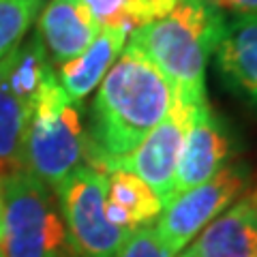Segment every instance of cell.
Instances as JSON below:
<instances>
[{
	"mask_svg": "<svg viewBox=\"0 0 257 257\" xmlns=\"http://www.w3.org/2000/svg\"><path fill=\"white\" fill-rule=\"evenodd\" d=\"M128 41V32L122 28H101L94 41L77 56L58 67V82L73 103H82L118 60Z\"/></svg>",
	"mask_w": 257,
	"mask_h": 257,
	"instance_id": "12",
	"label": "cell"
},
{
	"mask_svg": "<svg viewBox=\"0 0 257 257\" xmlns=\"http://www.w3.org/2000/svg\"><path fill=\"white\" fill-rule=\"evenodd\" d=\"M86 163L107 174L133 152L174 105V88L146 56L126 45L96 86Z\"/></svg>",
	"mask_w": 257,
	"mask_h": 257,
	"instance_id": "1",
	"label": "cell"
},
{
	"mask_svg": "<svg viewBox=\"0 0 257 257\" xmlns=\"http://www.w3.org/2000/svg\"><path fill=\"white\" fill-rule=\"evenodd\" d=\"M214 54L229 82L257 101V15H238L225 24Z\"/></svg>",
	"mask_w": 257,
	"mask_h": 257,
	"instance_id": "14",
	"label": "cell"
},
{
	"mask_svg": "<svg viewBox=\"0 0 257 257\" xmlns=\"http://www.w3.org/2000/svg\"><path fill=\"white\" fill-rule=\"evenodd\" d=\"M229 155V133L214 116L210 105L202 103L191 109L178 159V172H176V197L210 180L225 165Z\"/></svg>",
	"mask_w": 257,
	"mask_h": 257,
	"instance_id": "9",
	"label": "cell"
},
{
	"mask_svg": "<svg viewBox=\"0 0 257 257\" xmlns=\"http://www.w3.org/2000/svg\"><path fill=\"white\" fill-rule=\"evenodd\" d=\"M5 236V174L0 172V244Z\"/></svg>",
	"mask_w": 257,
	"mask_h": 257,
	"instance_id": "20",
	"label": "cell"
},
{
	"mask_svg": "<svg viewBox=\"0 0 257 257\" xmlns=\"http://www.w3.org/2000/svg\"><path fill=\"white\" fill-rule=\"evenodd\" d=\"M0 257H5V253H3V248H0Z\"/></svg>",
	"mask_w": 257,
	"mask_h": 257,
	"instance_id": "21",
	"label": "cell"
},
{
	"mask_svg": "<svg viewBox=\"0 0 257 257\" xmlns=\"http://www.w3.org/2000/svg\"><path fill=\"white\" fill-rule=\"evenodd\" d=\"M225 28L208 0H182L161 20L128 35V45L155 64L174 88V101L195 109L206 99V67Z\"/></svg>",
	"mask_w": 257,
	"mask_h": 257,
	"instance_id": "2",
	"label": "cell"
},
{
	"mask_svg": "<svg viewBox=\"0 0 257 257\" xmlns=\"http://www.w3.org/2000/svg\"><path fill=\"white\" fill-rule=\"evenodd\" d=\"M118 257H174V255L161 244L155 227L144 225V227L131 231L124 246L120 248Z\"/></svg>",
	"mask_w": 257,
	"mask_h": 257,
	"instance_id": "17",
	"label": "cell"
},
{
	"mask_svg": "<svg viewBox=\"0 0 257 257\" xmlns=\"http://www.w3.org/2000/svg\"><path fill=\"white\" fill-rule=\"evenodd\" d=\"M214 9L221 13H236V15H257V0H208Z\"/></svg>",
	"mask_w": 257,
	"mask_h": 257,
	"instance_id": "19",
	"label": "cell"
},
{
	"mask_svg": "<svg viewBox=\"0 0 257 257\" xmlns=\"http://www.w3.org/2000/svg\"><path fill=\"white\" fill-rule=\"evenodd\" d=\"M189 111L191 109H184L174 101L170 114L146 135V140L109 167V172L124 170L142 178L159 197L163 208L176 197V172L187 133Z\"/></svg>",
	"mask_w": 257,
	"mask_h": 257,
	"instance_id": "8",
	"label": "cell"
},
{
	"mask_svg": "<svg viewBox=\"0 0 257 257\" xmlns=\"http://www.w3.org/2000/svg\"><path fill=\"white\" fill-rule=\"evenodd\" d=\"M56 73L39 35L0 60V167L24 170V144L43 84Z\"/></svg>",
	"mask_w": 257,
	"mask_h": 257,
	"instance_id": "5",
	"label": "cell"
},
{
	"mask_svg": "<svg viewBox=\"0 0 257 257\" xmlns=\"http://www.w3.org/2000/svg\"><path fill=\"white\" fill-rule=\"evenodd\" d=\"M41 5L43 0H0V60L24 41Z\"/></svg>",
	"mask_w": 257,
	"mask_h": 257,
	"instance_id": "15",
	"label": "cell"
},
{
	"mask_svg": "<svg viewBox=\"0 0 257 257\" xmlns=\"http://www.w3.org/2000/svg\"><path fill=\"white\" fill-rule=\"evenodd\" d=\"M248 172L242 165H223L210 180L172 199L159 214L155 231L174 257L180 255L229 204L246 189Z\"/></svg>",
	"mask_w": 257,
	"mask_h": 257,
	"instance_id": "7",
	"label": "cell"
},
{
	"mask_svg": "<svg viewBox=\"0 0 257 257\" xmlns=\"http://www.w3.org/2000/svg\"><path fill=\"white\" fill-rule=\"evenodd\" d=\"M176 257H257V184L244 189L236 204Z\"/></svg>",
	"mask_w": 257,
	"mask_h": 257,
	"instance_id": "10",
	"label": "cell"
},
{
	"mask_svg": "<svg viewBox=\"0 0 257 257\" xmlns=\"http://www.w3.org/2000/svg\"><path fill=\"white\" fill-rule=\"evenodd\" d=\"M86 0H50L39 15V30L50 60L60 64L77 58L99 35Z\"/></svg>",
	"mask_w": 257,
	"mask_h": 257,
	"instance_id": "11",
	"label": "cell"
},
{
	"mask_svg": "<svg viewBox=\"0 0 257 257\" xmlns=\"http://www.w3.org/2000/svg\"><path fill=\"white\" fill-rule=\"evenodd\" d=\"M140 3V11L144 24H150L155 20H161L170 13L176 5H180L182 0H138Z\"/></svg>",
	"mask_w": 257,
	"mask_h": 257,
	"instance_id": "18",
	"label": "cell"
},
{
	"mask_svg": "<svg viewBox=\"0 0 257 257\" xmlns=\"http://www.w3.org/2000/svg\"><path fill=\"white\" fill-rule=\"evenodd\" d=\"M159 197L142 178L124 170H111L105 174V214L122 229H138L159 219Z\"/></svg>",
	"mask_w": 257,
	"mask_h": 257,
	"instance_id": "13",
	"label": "cell"
},
{
	"mask_svg": "<svg viewBox=\"0 0 257 257\" xmlns=\"http://www.w3.org/2000/svg\"><path fill=\"white\" fill-rule=\"evenodd\" d=\"M54 193L71 248L79 257H118L131 231L105 214V174L82 163Z\"/></svg>",
	"mask_w": 257,
	"mask_h": 257,
	"instance_id": "6",
	"label": "cell"
},
{
	"mask_svg": "<svg viewBox=\"0 0 257 257\" xmlns=\"http://www.w3.org/2000/svg\"><path fill=\"white\" fill-rule=\"evenodd\" d=\"M99 28H122L131 35L144 26L138 0H86Z\"/></svg>",
	"mask_w": 257,
	"mask_h": 257,
	"instance_id": "16",
	"label": "cell"
},
{
	"mask_svg": "<svg viewBox=\"0 0 257 257\" xmlns=\"http://www.w3.org/2000/svg\"><path fill=\"white\" fill-rule=\"evenodd\" d=\"M84 157L86 133L77 103L67 96L54 73L37 96L24 144V170L56 191Z\"/></svg>",
	"mask_w": 257,
	"mask_h": 257,
	"instance_id": "3",
	"label": "cell"
},
{
	"mask_svg": "<svg viewBox=\"0 0 257 257\" xmlns=\"http://www.w3.org/2000/svg\"><path fill=\"white\" fill-rule=\"evenodd\" d=\"M5 257H67L56 193L26 170L5 174Z\"/></svg>",
	"mask_w": 257,
	"mask_h": 257,
	"instance_id": "4",
	"label": "cell"
}]
</instances>
